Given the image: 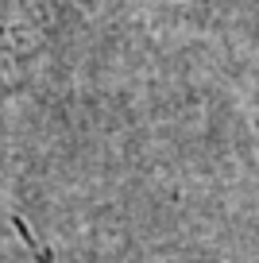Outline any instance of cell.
Instances as JSON below:
<instances>
[{
	"instance_id": "1",
	"label": "cell",
	"mask_w": 259,
	"mask_h": 263,
	"mask_svg": "<svg viewBox=\"0 0 259 263\" xmlns=\"http://www.w3.org/2000/svg\"><path fill=\"white\" fill-rule=\"evenodd\" d=\"M31 58H35V43H27L20 35L12 4L0 0V101H8L12 93H20L27 85Z\"/></svg>"
}]
</instances>
